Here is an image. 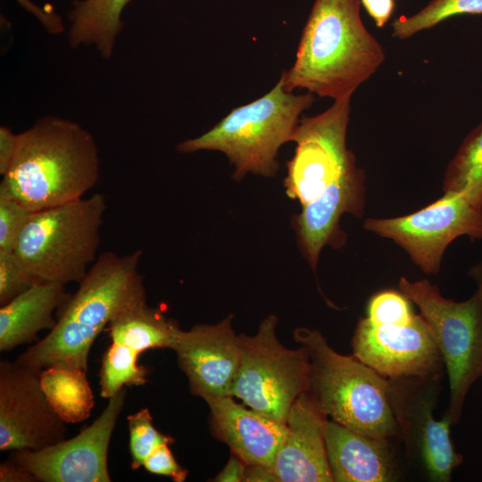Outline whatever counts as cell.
Masks as SVG:
<instances>
[{"label":"cell","instance_id":"cell-3","mask_svg":"<svg viewBox=\"0 0 482 482\" xmlns=\"http://www.w3.org/2000/svg\"><path fill=\"white\" fill-rule=\"evenodd\" d=\"M99 178V151L93 135L74 120L46 115L18 134L0 194L34 212L84 197Z\"/></svg>","mask_w":482,"mask_h":482},{"label":"cell","instance_id":"cell-26","mask_svg":"<svg viewBox=\"0 0 482 482\" xmlns=\"http://www.w3.org/2000/svg\"><path fill=\"white\" fill-rule=\"evenodd\" d=\"M461 14H482V0H431L412 15H402L392 21L391 34L403 40Z\"/></svg>","mask_w":482,"mask_h":482},{"label":"cell","instance_id":"cell-24","mask_svg":"<svg viewBox=\"0 0 482 482\" xmlns=\"http://www.w3.org/2000/svg\"><path fill=\"white\" fill-rule=\"evenodd\" d=\"M443 190L462 194L482 208V122L468 134L450 161Z\"/></svg>","mask_w":482,"mask_h":482},{"label":"cell","instance_id":"cell-18","mask_svg":"<svg viewBox=\"0 0 482 482\" xmlns=\"http://www.w3.org/2000/svg\"><path fill=\"white\" fill-rule=\"evenodd\" d=\"M206 403L212 436L245 464L270 469L287 433L286 422L246 408L231 395Z\"/></svg>","mask_w":482,"mask_h":482},{"label":"cell","instance_id":"cell-10","mask_svg":"<svg viewBox=\"0 0 482 482\" xmlns=\"http://www.w3.org/2000/svg\"><path fill=\"white\" fill-rule=\"evenodd\" d=\"M364 229L392 239L426 274L440 270L446 247L456 237L482 239V208L462 194L446 192L412 213L385 219L369 218Z\"/></svg>","mask_w":482,"mask_h":482},{"label":"cell","instance_id":"cell-4","mask_svg":"<svg viewBox=\"0 0 482 482\" xmlns=\"http://www.w3.org/2000/svg\"><path fill=\"white\" fill-rule=\"evenodd\" d=\"M293 337L308 353V392L325 416L376 439L399 434L387 378L354 356L337 353L316 329L297 328Z\"/></svg>","mask_w":482,"mask_h":482},{"label":"cell","instance_id":"cell-35","mask_svg":"<svg viewBox=\"0 0 482 482\" xmlns=\"http://www.w3.org/2000/svg\"><path fill=\"white\" fill-rule=\"evenodd\" d=\"M1 482H36L37 478L22 466L10 459L0 465Z\"/></svg>","mask_w":482,"mask_h":482},{"label":"cell","instance_id":"cell-2","mask_svg":"<svg viewBox=\"0 0 482 482\" xmlns=\"http://www.w3.org/2000/svg\"><path fill=\"white\" fill-rule=\"evenodd\" d=\"M142 251L97 257L74 295L61 307L55 326L16 362L41 371L50 367L87 370L91 347L123 310L147 301L138 267Z\"/></svg>","mask_w":482,"mask_h":482},{"label":"cell","instance_id":"cell-17","mask_svg":"<svg viewBox=\"0 0 482 482\" xmlns=\"http://www.w3.org/2000/svg\"><path fill=\"white\" fill-rule=\"evenodd\" d=\"M325 416L308 391L290 406L287 433L270 470L280 482H333L325 445Z\"/></svg>","mask_w":482,"mask_h":482},{"label":"cell","instance_id":"cell-11","mask_svg":"<svg viewBox=\"0 0 482 482\" xmlns=\"http://www.w3.org/2000/svg\"><path fill=\"white\" fill-rule=\"evenodd\" d=\"M438 379H388V394L408 453L420 460L431 480L448 482L463 456L453 446L449 419L433 417Z\"/></svg>","mask_w":482,"mask_h":482},{"label":"cell","instance_id":"cell-27","mask_svg":"<svg viewBox=\"0 0 482 482\" xmlns=\"http://www.w3.org/2000/svg\"><path fill=\"white\" fill-rule=\"evenodd\" d=\"M127 420L129 432L130 464L134 470L144 465L146 458L155 448L174 442V438L155 428L147 408H143L129 415Z\"/></svg>","mask_w":482,"mask_h":482},{"label":"cell","instance_id":"cell-14","mask_svg":"<svg viewBox=\"0 0 482 482\" xmlns=\"http://www.w3.org/2000/svg\"><path fill=\"white\" fill-rule=\"evenodd\" d=\"M352 345L355 358L388 379L439 378L445 366L421 314L405 326L375 325L361 318Z\"/></svg>","mask_w":482,"mask_h":482},{"label":"cell","instance_id":"cell-22","mask_svg":"<svg viewBox=\"0 0 482 482\" xmlns=\"http://www.w3.org/2000/svg\"><path fill=\"white\" fill-rule=\"evenodd\" d=\"M112 341L141 353L149 349H172L181 330L178 323L147 301L134 304L109 323Z\"/></svg>","mask_w":482,"mask_h":482},{"label":"cell","instance_id":"cell-21","mask_svg":"<svg viewBox=\"0 0 482 482\" xmlns=\"http://www.w3.org/2000/svg\"><path fill=\"white\" fill-rule=\"evenodd\" d=\"M130 0H76L68 13L71 47L93 46L104 59L113 54L124 21L122 12Z\"/></svg>","mask_w":482,"mask_h":482},{"label":"cell","instance_id":"cell-25","mask_svg":"<svg viewBox=\"0 0 482 482\" xmlns=\"http://www.w3.org/2000/svg\"><path fill=\"white\" fill-rule=\"evenodd\" d=\"M140 353L112 341L104 353L100 370V395L110 399L127 386H139L147 382V370L138 365Z\"/></svg>","mask_w":482,"mask_h":482},{"label":"cell","instance_id":"cell-34","mask_svg":"<svg viewBox=\"0 0 482 482\" xmlns=\"http://www.w3.org/2000/svg\"><path fill=\"white\" fill-rule=\"evenodd\" d=\"M18 134L7 126L0 127V174L4 176L8 170L17 148Z\"/></svg>","mask_w":482,"mask_h":482},{"label":"cell","instance_id":"cell-9","mask_svg":"<svg viewBox=\"0 0 482 482\" xmlns=\"http://www.w3.org/2000/svg\"><path fill=\"white\" fill-rule=\"evenodd\" d=\"M351 99L337 100L325 111L304 116L295 130L293 157L287 162L284 186L287 196L302 206L318 198L353 163L346 145Z\"/></svg>","mask_w":482,"mask_h":482},{"label":"cell","instance_id":"cell-13","mask_svg":"<svg viewBox=\"0 0 482 482\" xmlns=\"http://www.w3.org/2000/svg\"><path fill=\"white\" fill-rule=\"evenodd\" d=\"M40 372L16 361H1V451H37L65 439V422L49 403Z\"/></svg>","mask_w":482,"mask_h":482},{"label":"cell","instance_id":"cell-23","mask_svg":"<svg viewBox=\"0 0 482 482\" xmlns=\"http://www.w3.org/2000/svg\"><path fill=\"white\" fill-rule=\"evenodd\" d=\"M40 383L54 411L65 423L87 420L94 408L87 370L50 367L41 370Z\"/></svg>","mask_w":482,"mask_h":482},{"label":"cell","instance_id":"cell-5","mask_svg":"<svg viewBox=\"0 0 482 482\" xmlns=\"http://www.w3.org/2000/svg\"><path fill=\"white\" fill-rule=\"evenodd\" d=\"M315 101L306 92L286 90L280 80L265 95L231 110L220 122L197 137L180 142V153L218 151L234 166L233 178L252 173L273 177L279 169L280 147L292 141L301 114Z\"/></svg>","mask_w":482,"mask_h":482},{"label":"cell","instance_id":"cell-1","mask_svg":"<svg viewBox=\"0 0 482 482\" xmlns=\"http://www.w3.org/2000/svg\"><path fill=\"white\" fill-rule=\"evenodd\" d=\"M386 54L361 16L360 0H314L283 87L314 96L351 99L384 63Z\"/></svg>","mask_w":482,"mask_h":482},{"label":"cell","instance_id":"cell-32","mask_svg":"<svg viewBox=\"0 0 482 482\" xmlns=\"http://www.w3.org/2000/svg\"><path fill=\"white\" fill-rule=\"evenodd\" d=\"M15 1L26 11L35 15L48 33L57 35L65 30L62 19L52 5L46 4L42 7L32 0Z\"/></svg>","mask_w":482,"mask_h":482},{"label":"cell","instance_id":"cell-33","mask_svg":"<svg viewBox=\"0 0 482 482\" xmlns=\"http://www.w3.org/2000/svg\"><path fill=\"white\" fill-rule=\"evenodd\" d=\"M367 13L378 28H383L391 19L395 6V0H360Z\"/></svg>","mask_w":482,"mask_h":482},{"label":"cell","instance_id":"cell-8","mask_svg":"<svg viewBox=\"0 0 482 482\" xmlns=\"http://www.w3.org/2000/svg\"><path fill=\"white\" fill-rule=\"evenodd\" d=\"M278 318L263 319L255 335H237L240 362L231 396L280 422L295 398L309 389L310 360L301 346L289 349L277 337Z\"/></svg>","mask_w":482,"mask_h":482},{"label":"cell","instance_id":"cell-30","mask_svg":"<svg viewBox=\"0 0 482 482\" xmlns=\"http://www.w3.org/2000/svg\"><path fill=\"white\" fill-rule=\"evenodd\" d=\"M32 212L15 199L0 194V251H14Z\"/></svg>","mask_w":482,"mask_h":482},{"label":"cell","instance_id":"cell-7","mask_svg":"<svg viewBox=\"0 0 482 482\" xmlns=\"http://www.w3.org/2000/svg\"><path fill=\"white\" fill-rule=\"evenodd\" d=\"M398 287L419 307L431 329L449 380L444 415L457 424L470 387L482 378V298L476 291L466 301L454 302L441 295L428 279L401 278Z\"/></svg>","mask_w":482,"mask_h":482},{"label":"cell","instance_id":"cell-20","mask_svg":"<svg viewBox=\"0 0 482 482\" xmlns=\"http://www.w3.org/2000/svg\"><path fill=\"white\" fill-rule=\"evenodd\" d=\"M65 285L37 282L0 309V351H12L30 343L38 332L51 330L56 324L54 312L60 310L70 295Z\"/></svg>","mask_w":482,"mask_h":482},{"label":"cell","instance_id":"cell-16","mask_svg":"<svg viewBox=\"0 0 482 482\" xmlns=\"http://www.w3.org/2000/svg\"><path fill=\"white\" fill-rule=\"evenodd\" d=\"M364 182V171L355 162L318 198L303 206L302 212L295 215L293 226L298 248L314 271L324 246L339 248L345 241V234L339 225L342 215H362Z\"/></svg>","mask_w":482,"mask_h":482},{"label":"cell","instance_id":"cell-37","mask_svg":"<svg viewBox=\"0 0 482 482\" xmlns=\"http://www.w3.org/2000/svg\"><path fill=\"white\" fill-rule=\"evenodd\" d=\"M468 274L477 284V291L482 298V262L477 263L472 266Z\"/></svg>","mask_w":482,"mask_h":482},{"label":"cell","instance_id":"cell-19","mask_svg":"<svg viewBox=\"0 0 482 482\" xmlns=\"http://www.w3.org/2000/svg\"><path fill=\"white\" fill-rule=\"evenodd\" d=\"M324 435L333 481L393 480L395 467L387 441L365 436L328 419Z\"/></svg>","mask_w":482,"mask_h":482},{"label":"cell","instance_id":"cell-28","mask_svg":"<svg viewBox=\"0 0 482 482\" xmlns=\"http://www.w3.org/2000/svg\"><path fill=\"white\" fill-rule=\"evenodd\" d=\"M367 318L375 325L405 326L415 314L410 300L400 291L383 290L373 295L367 307Z\"/></svg>","mask_w":482,"mask_h":482},{"label":"cell","instance_id":"cell-29","mask_svg":"<svg viewBox=\"0 0 482 482\" xmlns=\"http://www.w3.org/2000/svg\"><path fill=\"white\" fill-rule=\"evenodd\" d=\"M38 281L12 251H0V304H5Z\"/></svg>","mask_w":482,"mask_h":482},{"label":"cell","instance_id":"cell-12","mask_svg":"<svg viewBox=\"0 0 482 482\" xmlns=\"http://www.w3.org/2000/svg\"><path fill=\"white\" fill-rule=\"evenodd\" d=\"M127 387L108 399L101 414L77 436L37 451H15L11 459L42 482H110L108 449L124 407Z\"/></svg>","mask_w":482,"mask_h":482},{"label":"cell","instance_id":"cell-15","mask_svg":"<svg viewBox=\"0 0 482 482\" xmlns=\"http://www.w3.org/2000/svg\"><path fill=\"white\" fill-rule=\"evenodd\" d=\"M233 319L229 314L216 324L181 329L171 349L191 393L205 402L231 395L240 362Z\"/></svg>","mask_w":482,"mask_h":482},{"label":"cell","instance_id":"cell-36","mask_svg":"<svg viewBox=\"0 0 482 482\" xmlns=\"http://www.w3.org/2000/svg\"><path fill=\"white\" fill-rule=\"evenodd\" d=\"M247 464L236 455H232L213 481L240 482L245 481Z\"/></svg>","mask_w":482,"mask_h":482},{"label":"cell","instance_id":"cell-31","mask_svg":"<svg viewBox=\"0 0 482 482\" xmlns=\"http://www.w3.org/2000/svg\"><path fill=\"white\" fill-rule=\"evenodd\" d=\"M143 467L150 473L170 477L176 482H183L187 476V470L177 462L169 445L155 448L146 458Z\"/></svg>","mask_w":482,"mask_h":482},{"label":"cell","instance_id":"cell-6","mask_svg":"<svg viewBox=\"0 0 482 482\" xmlns=\"http://www.w3.org/2000/svg\"><path fill=\"white\" fill-rule=\"evenodd\" d=\"M106 199L100 193L32 212L14 248L41 282H79L97 259Z\"/></svg>","mask_w":482,"mask_h":482}]
</instances>
